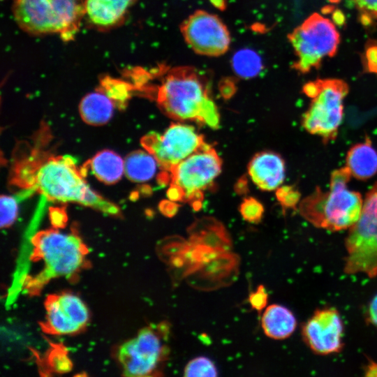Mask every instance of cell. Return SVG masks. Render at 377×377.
Returning a JSON list of instances; mask_svg holds the SVG:
<instances>
[{"instance_id":"cell-14","label":"cell","mask_w":377,"mask_h":377,"mask_svg":"<svg viewBox=\"0 0 377 377\" xmlns=\"http://www.w3.org/2000/svg\"><path fill=\"white\" fill-rule=\"evenodd\" d=\"M239 269V256L229 251L218 254L186 279L191 286L196 289L213 290L233 283L238 276Z\"/></svg>"},{"instance_id":"cell-26","label":"cell","mask_w":377,"mask_h":377,"mask_svg":"<svg viewBox=\"0 0 377 377\" xmlns=\"http://www.w3.org/2000/svg\"><path fill=\"white\" fill-rule=\"evenodd\" d=\"M133 86L128 82L105 75L100 80L98 89L105 93L116 108H124L131 96Z\"/></svg>"},{"instance_id":"cell-30","label":"cell","mask_w":377,"mask_h":377,"mask_svg":"<svg viewBox=\"0 0 377 377\" xmlns=\"http://www.w3.org/2000/svg\"><path fill=\"white\" fill-rule=\"evenodd\" d=\"M276 197L284 208H295L300 193L293 187L286 186L277 188Z\"/></svg>"},{"instance_id":"cell-8","label":"cell","mask_w":377,"mask_h":377,"mask_svg":"<svg viewBox=\"0 0 377 377\" xmlns=\"http://www.w3.org/2000/svg\"><path fill=\"white\" fill-rule=\"evenodd\" d=\"M288 38L297 57L294 68L302 73L318 68L324 58L333 57L340 43L334 24L318 13L311 15Z\"/></svg>"},{"instance_id":"cell-21","label":"cell","mask_w":377,"mask_h":377,"mask_svg":"<svg viewBox=\"0 0 377 377\" xmlns=\"http://www.w3.org/2000/svg\"><path fill=\"white\" fill-rule=\"evenodd\" d=\"M83 172L90 169L94 175L107 184L119 182L124 173V160L116 152L103 149L84 164Z\"/></svg>"},{"instance_id":"cell-5","label":"cell","mask_w":377,"mask_h":377,"mask_svg":"<svg viewBox=\"0 0 377 377\" xmlns=\"http://www.w3.org/2000/svg\"><path fill=\"white\" fill-rule=\"evenodd\" d=\"M348 90V84L340 79H318L304 84L302 91L311 103L302 117V127L325 143L334 140L342 122Z\"/></svg>"},{"instance_id":"cell-20","label":"cell","mask_w":377,"mask_h":377,"mask_svg":"<svg viewBox=\"0 0 377 377\" xmlns=\"http://www.w3.org/2000/svg\"><path fill=\"white\" fill-rule=\"evenodd\" d=\"M261 326L265 334L271 339L282 340L295 330L297 320L293 312L280 304L268 306L263 313Z\"/></svg>"},{"instance_id":"cell-36","label":"cell","mask_w":377,"mask_h":377,"mask_svg":"<svg viewBox=\"0 0 377 377\" xmlns=\"http://www.w3.org/2000/svg\"><path fill=\"white\" fill-rule=\"evenodd\" d=\"M364 376L367 377H377V362L369 360L364 367Z\"/></svg>"},{"instance_id":"cell-10","label":"cell","mask_w":377,"mask_h":377,"mask_svg":"<svg viewBox=\"0 0 377 377\" xmlns=\"http://www.w3.org/2000/svg\"><path fill=\"white\" fill-rule=\"evenodd\" d=\"M205 143L193 126L179 123L172 124L163 134L150 132L141 139L142 147L168 172Z\"/></svg>"},{"instance_id":"cell-18","label":"cell","mask_w":377,"mask_h":377,"mask_svg":"<svg viewBox=\"0 0 377 377\" xmlns=\"http://www.w3.org/2000/svg\"><path fill=\"white\" fill-rule=\"evenodd\" d=\"M136 0H85L84 14L96 27L107 28L117 24Z\"/></svg>"},{"instance_id":"cell-22","label":"cell","mask_w":377,"mask_h":377,"mask_svg":"<svg viewBox=\"0 0 377 377\" xmlns=\"http://www.w3.org/2000/svg\"><path fill=\"white\" fill-rule=\"evenodd\" d=\"M114 108L112 101L97 89L83 97L79 105V112L87 124L101 126L111 119Z\"/></svg>"},{"instance_id":"cell-15","label":"cell","mask_w":377,"mask_h":377,"mask_svg":"<svg viewBox=\"0 0 377 377\" xmlns=\"http://www.w3.org/2000/svg\"><path fill=\"white\" fill-rule=\"evenodd\" d=\"M13 12L18 26L27 33L39 35L61 32L51 0H14Z\"/></svg>"},{"instance_id":"cell-2","label":"cell","mask_w":377,"mask_h":377,"mask_svg":"<svg viewBox=\"0 0 377 377\" xmlns=\"http://www.w3.org/2000/svg\"><path fill=\"white\" fill-rule=\"evenodd\" d=\"M350 177L346 166L334 170L328 191L316 187L300 202L301 216L318 228L333 232L350 228L358 220L364 200L359 192L348 188Z\"/></svg>"},{"instance_id":"cell-3","label":"cell","mask_w":377,"mask_h":377,"mask_svg":"<svg viewBox=\"0 0 377 377\" xmlns=\"http://www.w3.org/2000/svg\"><path fill=\"white\" fill-rule=\"evenodd\" d=\"M31 259L42 263L34 276H28L24 288L29 293H38L47 283L59 277H70L84 265L89 250L81 238L74 232L57 229L38 232L31 239Z\"/></svg>"},{"instance_id":"cell-33","label":"cell","mask_w":377,"mask_h":377,"mask_svg":"<svg viewBox=\"0 0 377 377\" xmlns=\"http://www.w3.org/2000/svg\"><path fill=\"white\" fill-rule=\"evenodd\" d=\"M364 59L368 71L377 73V45H371L367 47Z\"/></svg>"},{"instance_id":"cell-9","label":"cell","mask_w":377,"mask_h":377,"mask_svg":"<svg viewBox=\"0 0 377 377\" xmlns=\"http://www.w3.org/2000/svg\"><path fill=\"white\" fill-rule=\"evenodd\" d=\"M221 164L216 150L205 143L171 170L170 185L179 190L182 201L191 202L193 207L198 209L201 206L203 191L220 174Z\"/></svg>"},{"instance_id":"cell-32","label":"cell","mask_w":377,"mask_h":377,"mask_svg":"<svg viewBox=\"0 0 377 377\" xmlns=\"http://www.w3.org/2000/svg\"><path fill=\"white\" fill-rule=\"evenodd\" d=\"M248 301L251 308L258 312L267 304L268 293L263 285H259L255 291L249 294Z\"/></svg>"},{"instance_id":"cell-25","label":"cell","mask_w":377,"mask_h":377,"mask_svg":"<svg viewBox=\"0 0 377 377\" xmlns=\"http://www.w3.org/2000/svg\"><path fill=\"white\" fill-rule=\"evenodd\" d=\"M231 64L235 73L244 79L256 77L263 67L261 57L250 48H242L236 52L232 57Z\"/></svg>"},{"instance_id":"cell-34","label":"cell","mask_w":377,"mask_h":377,"mask_svg":"<svg viewBox=\"0 0 377 377\" xmlns=\"http://www.w3.org/2000/svg\"><path fill=\"white\" fill-rule=\"evenodd\" d=\"M367 320L377 327V295L371 300L367 309Z\"/></svg>"},{"instance_id":"cell-27","label":"cell","mask_w":377,"mask_h":377,"mask_svg":"<svg viewBox=\"0 0 377 377\" xmlns=\"http://www.w3.org/2000/svg\"><path fill=\"white\" fill-rule=\"evenodd\" d=\"M186 377H215L218 370L214 362L205 356L196 357L191 360L184 369Z\"/></svg>"},{"instance_id":"cell-12","label":"cell","mask_w":377,"mask_h":377,"mask_svg":"<svg viewBox=\"0 0 377 377\" xmlns=\"http://www.w3.org/2000/svg\"><path fill=\"white\" fill-rule=\"evenodd\" d=\"M45 318L42 329L54 335L73 334L81 331L89 318L84 302L71 293L52 294L45 301Z\"/></svg>"},{"instance_id":"cell-17","label":"cell","mask_w":377,"mask_h":377,"mask_svg":"<svg viewBox=\"0 0 377 377\" xmlns=\"http://www.w3.org/2000/svg\"><path fill=\"white\" fill-rule=\"evenodd\" d=\"M191 244L208 246L219 252L231 251L232 240L221 223L213 218H202L195 221L188 229Z\"/></svg>"},{"instance_id":"cell-13","label":"cell","mask_w":377,"mask_h":377,"mask_svg":"<svg viewBox=\"0 0 377 377\" xmlns=\"http://www.w3.org/2000/svg\"><path fill=\"white\" fill-rule=\"evenodd\" d=\"M302 334L308 347L316 354L337 353L343 348V324L334 308L316 310L303 325Z\"/></svg>"},{"instance_id":"cell-38","label":"cell","mask_w":377,"mask_h":377,"mask_svg":"<svg viewBox=\"0 0 377 377\" xmlns=\"http://www.w3.org/2000/svg\"><path fill=\"white\" fill-rule=\"evenodd\" d=\"M211 1L215 4H216V6H219L220 5L223 4V0H211Z\"/></svg>"},{"instance_id":"cell-39","label":"cell","mask_w":377,"mask_h":377,"mask_svg":"<svg viewBox=\"0 0 377 377\" xmlns=\"http://www.w3.org/2000/svg\"><path fill=\"white\" fill-rule=\"evenodd\" d=\"M328 1H330L331 3H338L341 0H328Z\"/></svg>"},{"instance_id":"cell-28","label":"cell","mask_w":377,"mask_h":377,"mask_svg":"<svg viewBox=\"0 0 377 377\" xmlns=\"http://www.w3.org/2000/svg\"><path fill=\"white\" fill-rule=\"evenodd\" d=\"M0 200L1 227L8 228L17 219L18 214V204L16 198L7 195H2Z\"/></svg>"},{"instance_id":"cell-11","label":"cell","mask_w":377,"mask_h":377,"mask_svg":"<svg viewBox=\"0 0 377 377\" xmlns=\"http://www.w3.org/2000/svg\"><path fill=\"white\" fill-rule=\"evenodd\" d=\"M182 31L188 46L202 55H221L230 44L226 26L219 17L204 10L191 15L182 24Z\"/></svg>"},{"instance_id":"cell-31","label":"cell","mask_w":377,"mask_h":377,"mask_svg":"<svg viewBox=\"0 0 377 377\" xmlns=\"http://www.w3.org/2000/svg\"><path fill=\"white\" fill-rule=\"evenodd\" d=\"M360 13L363 22L377 20V0H353Z\"/></svg>"},{"instance_id":"cell-7","label":"cell","mask_w":377,"mask_h":377,"mask_svg":"<svg viewBox=\"0 0 377 377\" xmlns=\"http://www.w3.org/2000/svg\"><path fill=\"white\" fill-rule=\"evenodd\" d=\"M344 272L377 276V182L367 193L356 223L346 239Z\"/></svg>"},{"instance_id":"cell-1","label":"cell","mask_w":377,"mask_h":377,"mask_svg":"<svg viewBox=\"0 0 377 377\" xmlns=\"http://www.w3.org/2000/svg\"><path fill=\"white\" fill-rule=\"evenodd\" d=\"M84 176L72 156L55 155L36 147L13 160L10 184L29 193L37 192L51 201L75 202L109 215H119V208L94 191Z\"/></svg>"},{"instance_id":"cell-35","label":"cell","mask_w":377,"mask_h":377,"mask_svg":"<svg viewBox=\"0 0 377 377\" xmlns=\"http://www.w3.org/2000/svg\"><path fill=\"white\" fill-rule=\"evenodd\" d=\"M178 205L172 202V201L164 200L160 205L161 212L168 217L175 216L178 211Z\"/></svg>"},{"instance_id":"cell-23","label":"cell","mask_w":377,"mask_h":377,"mask_svg":"<svg viewBox=\"0 0 377 377\" xmlns=\"http://www.w3.org/2000/svg\"><path fill=\"white\" fill-rule=\"evenodd\" d=\"M61 27L63 40L73 39L77 31L82 17L84 15L82 0H51Z\"/></svg>"},{"instance_id":"cell-37","label":"cell","mask_w":377,"mask_h":377,"mask_svg":"<svg viewBox=\"0 0 377 377\" xmlns=\"http://www.w3.org/2000/svg\"><path fill=\"white\" fill-rule=\"evenodd\" d=\"M238 184L239 185L237 186L236 188H239L240 190V193H242L243 190L244 191L246 188V182L245 180L241 179Z\"/></svg>"},{"instance_id":"cell-24","label":"cell","mask_w":377,"mask_h":377,"mask_svg":"<svg viewBox=\"0 0 377 377\" xmlns=\"http://www.w3.org/2000/svg\"><path fill=\"white\" fill-rule=\"evenodd\" d=\"M158 163L149 152L135 150L124 158V174L134 182H145L154 177Z\"/></svg>"},{"instance_id":"cell-29","label":"cell","mask_w":377,"mask_h":377,"mask_svg":"<svg viewBox=\"0 0 377 377\" xmlns=\"http://www.w3.org/2000/svg\"><path fill=\"white\" fill-rule=\"evenodd\" d=\"M239 212L242 218L252 223H258L263 219V205L253 198H245L240 205Z\"/></svg>"},{"instance_id":"cell-16","label":"cell","mask_w":377,"mask_h":377,"mask_svg":"<svg viewBox=\"0 0 377 377\" xmlns=\"http://www.w3.org/2000/svg\"><path fill=\"white\" fill-rule=\"evenodd\" d=\"M285 172L283 158L270 151L256 154L248 166L251 180L263 191H271L278 188L284 180Z\"/></svg>"},{"instance_id":"cell-4","label":"cell","mask_w":377,"mask_h":377,"mask_svg":"<svg viewBox=\"0 0 377 377\" xmlns=\"http://www.w3.org/2000/svg\"><path fill=\"white\" fill-rule=\"evenodd\" d=\"M156 101L168 117L193 120L216 129L219 114L207 88L195 74L178 71L167 75L158 87Z\"/></svg>"},{"instance_id":"cell-6","label":"cell","mask_w":377,"mask_h":377,"mask_svg":"<svg viewBox=\"0 0 377 377\" xmlns=\"http://www.w3.org/2000/svg\"><path fill=\"white\" fill-rule=\"evenodd\" d=\"M169 333L168 323H161L141 329L135 337L121 345L117 359L123 375L129 377L161 375L170 354L167 343Z\"/></svg>"},{"instance_id":"cell-19","label":"cell","mask_w":377,"mask_h":377,"mask_svg":"<svg viewBox=\"0 0 377 377\" xmlns=\"http://www.w3.org/2000/svg\"><path fill=\"white\" fill-rule=\"evenodd\" d=\"M346 167L352 177L367 180L377 173V151L369 138L354 145L348 151Z\"/></svg>"}]
</instances>
